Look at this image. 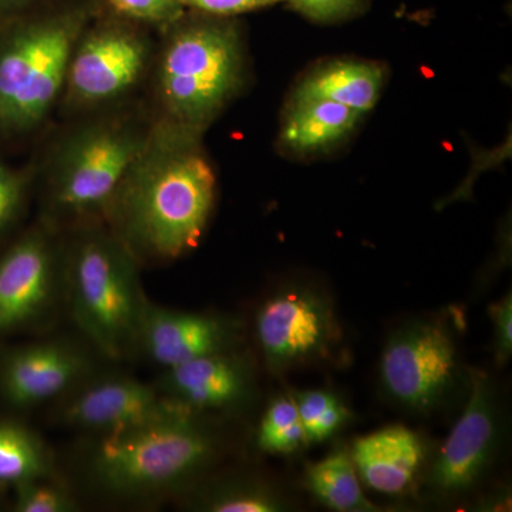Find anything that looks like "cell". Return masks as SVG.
Masks as SVG:
<instances>
[{
  "instance_id": "cell-16",
  "label": "cell",
  "mask_w": 512,
  "mask_h": 512,
  "mask_svg": "<svg viewBox=\"0 0 512 512\" xmlns=\"http://www.w3.org/2000/svg\"><path fill=\"white\" fill-rule=\"evenodd\" d=\"M363 114L323 99L289 96L276 147L282 156L312 160L342 147L359 127Z\"/></svg>"
},
{
  "instance_id": "cell-31",
  "label": "cell",
  "mask_w": 512,
  "mask_h": 512,
  "mask_svg": "<svg viewBox=\"0 0 512 512\" xmlns=\"http://www.w3.org/2000/svg\"><path fill=\"white\" fill-rule=\"evenodd\" d=\"M50 2H55V0H0V23Z\"/></svg>"
},
{
  "instance_id": "cell-30",
  "label": "cell",
  "mask_w": 512,
  "mask_h": 512,
  "mask_svg": "<svg viewBox=\"0 0 512 512\" xmlns=\"http://www.w3.org/2000/svg\"><path fill=\"white\" fill-rule=\"evenodd\" d=\"M510 156L511 137H508V140L504 141L503 146L490 151V154H488V157L484 160V164H478V161L473 163V167H471L466 180L458 185L453 194L448 195L440 204H437V210H443L447 205L454 204V202L466 201L468 198H471V192H473L474 183H476L478 175L483 173V171L497 167L498 164L503 163V161L510 158Z\"/></svg>"
},
{
  "instance_id": "cell-5",
  "label": "cell",
  "mask_w": 512,
  "mask_h": 512,
  "mask_svg": "<svg viewBox=\"0 0 512 512\" xmlns=\"http://www.w3.org/2000/svg\"><path fill=\"white\" fill-rule=\"evenodd\" d=\"M126 106L87 114L57 141L45 167V220L101 221L153 127L150 113Z\"/></svg>"
},
{
  "instance_id": "cell-18",
  "label": "cell",
  "mask_w": 512,
  "mask_h": 512,
  "mask_svg": "<svg viewBox=\"0 0 512 512\" xmlns=\"http://www.w3.org/2000/svg\"><path fill=\"white\" fill-rule=\"evenodd\" d=\"M384 64L362 59H333L303 73L291 97H312L342 104L363 114L375 109L386 83Z\"/></svg>"
},
{
  "instance_id": "cell-4",
  "label": "cell",
  "mask_w": 512,
  "mask_h": 512,
  "mask_svg": "<svg viewBox=\"0 0 512 512\" xmlns=\"http://www.w3.org/2000/svg\"><path fill=\"white\" fill-rule=\"evenodd\" d=\"M140 262L106 224L83 222L63 242V301L84 339L106 359L136 356L148 303Z\"/></svg>"
},
{
  "instance_id": "cell-23",
  "label": "cell",
  "mask_w": 512,
  "mask_h": 512,
  "mask_svg": "<svg viewBox=\"0 0 512 512\" xmlns=\"http://www.w3.org/2000/svg\"><path fill=\"white\" fill-rule=\"evenodd\" d=\"M293 400L301 417L306 443H323L348 423L349 410L335 394L326 390L299 392Z\"/></svg>"
},
{
  "instance_id": "cell-22",
  "label": "cell",
  "mask_w": 512,
  "mask_h": 512,
  "mask_svg": "<svg viewBox=\"0 0 512 512\" xmlns=\"http://www.w3.org/2000/svg\"><path fill=\"white\" fill-rule=\"evenodd\" d=\"M256 444L264 453L291 454L306 444L301 417L293 397H278L259 423Z\"/></svg>"
},
{
  "instance_id": "cell-15",
  "label": "cell",
  "mask_w": 512,
  "mask_h": 512,
  "mask_svg": "<svg viewBox=\"0 0 512 512\" xmlns=\"http://www.w3.org/2000/svg\"><path fill=\"white\" fill-rule=\"evenodd\" d=\"M254 370L235 350L198 357L163 370L157 389L188 412H228L244 406L254 393Z\"/></svg>"
},
{
  "instance_id": "cell-19",
  "label": "cell",
  "mask_w": 512,
  "mask_h": 512,
  "mask_svg": "<svg viewBox=\"0 0 512 512\" xmlns=\"http://www.w3.org/2000/svg\"><path fill=\"white\" fill-rule=\"evenodd\" d=\"M55 476V458L42 437L19 421L0 419V487Z\"/></svg>"
},
{
  "instance_id": "cell-25",
  "label": "cell",
  "mask_w": 512,
  "mask_h": 512,
  "mask_svg": "<svg viewBox=\"0 0 512 512\" xmlns=\"http://www.w3.org/2000/svg\"><path fill=\"white\" fill-rule=\"evenodd\" d=\"M101 13L160 32L183 16L175 0H97Z\"/></svg>"
},
{
  "instance_id": "cell-7",
  "label": "cell",
  "mask_w": 512,
  "mask_h": 512,
  "mask_svg": "<svg viewBox=\"0 0 512 512\" xmlns=\"http://www.w3.org/2000/svg\"><path fill=\"white\" fill-rule=\"evenodd\" d=\"M153 32L97 13L73 47L59 106L87 116L127 104L150 77L157 47Z\"/></svg>"
},
{
  "instance_id": "cell-17",
  "label": "cell",
  "mask_w": 512,
  "mask_h": 512,
  "mask_svg": "<svg viewBox=\"0 0 512 512\" xmlns=\"http://www.w3.org/2000/svg\"><path fill=\"white\" fill-rule=\"evenodd\" d=\"M363 483L377 493L399 495L409 490L424 460V446L413 430L389 426L360 437L350 450Z\"/></svg>"
},
{
  "instance_id": "cell-10",
  "label": "cell",
  "mask_w": 512,
  "mask_h": 512,
  "mask_svg": "<svg viewBox=\"0 0 512 512\" xmlns=\"http://www.w3.org/2000/svg\"><path fill=\"white\" fill-rule=\"evenodd\" d=\"M255 338L266 365L282 372L332 355L340 330L332 303L322 292L289 286L258 309Z\"/></svg>"
},
{
  "instance_id": "cell-8",
  "label": "cell",
  "mask_w": 512,
  "mask_h": 512,
  "mask_svg": "<svg viewBox=\"0 0 512 512\" xmlns=\"http://www.w3.org/2000/svg\"><path fill=\"white\" fill-rule=\"evenodd\" d=\"M60 299L63 241L43 218L0 254V340L39 328Z\"/></svg>"
},
{
  "instance_id": "cell-13",
  "label": "cell",
  "mask_w": 512,
  "mask_h": 512,
  "mask_svg": "<svg viewBox=\"0 0 512 512\" xmlns=\"http://www.w3.org/2000/svg\"><path fill=\"white\" fill-rule=\"evenodd\" d=\"M498 439L500 413L493 383L487 373L471 370L464 412L431 467V490L453 497L476 487L493 460Z\"/></svg>"
},
{
  "instance_id": "cell-12",
  "label": "cell",
  "mask_w": 512,
  "mask_h": 512,
  "mask_svg": "<svg viewBox=\"0 0 512 512\" xmlns=\"http://www.w3.org/2000/svg\"><path fill=\"white\" fill-rule=\"evenodd\" d=\"M92 356L72 340L47 339L0 350V399L15 410L60 399L93 375Z\"/></svg>"
},
{
  "instance_id": "cell-2",
  "label": "cell",
  "mask_w": 512,
  "mask_h": 512,
  "mask_svg": "<svg viewBox=\"0 0 512 512\" xmlns=\"http://www.w3.org/2000/svg\"><path fill=\"white\" fill-rule=\"evenodd\" d=\"M151 117L204 136L244 89L247 50L235 18L185 10L158 32Z\"/></svg>"
},
{
  "instance_id": "cell-6",
  "label": "cell",
  "mask_w": 512,
  "mask_h": 512,
  "mask_svg": "<svg viewBox=\"0 0 512 512\" xmlns=\"http://www.w3.org/2000/svg\"><path fill=\"white\" fill-rule=\"evenodd\" d=\"M218 456L217 433L201 414L185 412L97 436L87 471L101 491L128 500L181 490L207 473Z\"/></svg>"
},
{
  "instance_id": "cell-11",
  "label": "cell",
  "mask_w": 512,
  "mask_h": 512,
  "mask_svg": "<svg viewBox=\"0 0 512 512\" xmlns=\"http://www.w3.org/2000/svg\"><path fill=\"white\" fill-rule=\"evenodd\" d=\"M188 412L165 397L156 384L124 375H93L62 397L57 417L94 436L123 433ZM191 413V412H190Z\"/></svg>"
},
{
  "instance_id": "cell-21",
  "label": "cell",
  "mask_w": 512,
  "mask_h": 512,
  "mask_svg": "<svg viewBox=\"0 0 512 512\" xmlns=\"http://www.w3.org/2000/svg\"><path fill=\"white\" fill-rule=\"evenodd\" d=\"M194 507L208 512H276L286 510V503L268 484L252 478H231L202 491Z\"/></svg>"
},
{
  "instance_id": "cell-9",
  "label": "cell",
  "mask_w": 512,
  "mask_h": 512,
  "mask_svg": "<svg viewBox=\"0 0 512 512\" xmlns=\"http://www.w3.org/2000/svg\"><path fill=\"white\" fill-rule=\"evenodd\" d=\"M456 340L444 320L423 319L396 330L383 350L384 392L413 412L439 409L456 389Z\"/></svg>"
},
{
  "instance_id": "cell-26",
  "label": "cell",
  "mask_w": 512,
  "mask_h": 512,
  "mask_svg": "<svg viewBox=\"0 0 512 512\" xmlns=\"http://www.w3.org/2000/svg\"><path fill=\"white\" fill-rule=\"evenodd\" d=\"M13 508L18 512H72L77 503L70 491L55 483V478H42L13 488Z\"/></svg>"
},
{
  "instance_id": "cell-14",
  "label": "cell",
  "mask_w": 512,
  "mask_h": 512,
  "mask_svg": "<svg viewBox=\"0 0 512 512\" xmlns=\"http://www.w3.org/2000/svg\"><path fill=\"white\" fill-rule=\"evenodd\" d=\"M242 323L229 316L175 311L148 301L141 323L138 353L163 367L237 349Z\"/></svg>"
},
{
  "instance_id": "cell-3",
  "label": "cell",
  "mask_w": 512,
  "mask_h": 512,
  "mask_svg": "<svg viewBox=\"0 0 512 512\" xmlns=\"http://www.w3.org/2000/svg\"><path fill=\"white\" fill-rule=\"evenodd\" d=\"M97 0H55L0 23V140L39 130L62 99L77 39Z\"/></svg>"
},
{
  "instance_id": "cell-24",
  "label": "cell",
  "mask_w": 512,
  "mask_h": 512,
  "mask_svg": "<svg viewBox=\"0 0 512 512\" xmlns=\"http://www.w3.org/2000/svg\"><path fill=\"white\" fill-rule=\"evenodd\" d=\"M35 171L30 167H13L0 160V241L22 220L30 194Z\"/></svg>"
},
{
  "instance_id": "cell-29",
  "label": "cell",
  "mask_w": 512,
  "mask_h": 512,
  "mask_svg": "<svg viewBox=\"0 0 512 512\" xmlns=\"http://www.w3.org/2000/svg\"><path fill=\"white\" fill-rule=\"evenodd\" d=\"M488 315L493 320L495 350L497 360L507 363L512 353V296L511 292L501 301L493 303L488 308Z\"/></svg>"
},
{
  "instance_id": "cell-27",
  "label": "cell",
  "mask_w": 512,
  "mask_h": 512,
  "mask_svg": "<svg viewBox=\"0 0 512 512\" xmlns=\"http://www.w3.org/2000/svg\"><path fill=\"white\" fill-rule=\"evenodd\" d=\"M289 8L315 23H338L355 18L366 9L367 0H284Z\"/></svg>"
},
{
  "instance_id": "cell-1",
  "label": "cell",
  "mask_w": 512,
  "mask_h": 512,
  "mask_svg": "<svg viewBox=\"0 0 512 512\" xmlns=\"http://www.w3.org/2000/svg\"><path fill=\"white\" fill-rule=\"evenodd\" d=\"M217 198L202 134L153 120L150 137L101 221L137 261L168 262L200 244Z\"/></svg>"
},
{
  "instance_id": "cell-28",
  "label": "cell",
  "mask_w": 512,
  "mask_h": 512,
  "mask_svg": "<svg viewBox=\"0 0 512 512\" xmlns=\"http://www.w3.org/2000/svg\"><path fill=\"white\" fill-rule=\"evenodd\" d=\"M184 10L204 15L235 18L242 13L268 8L284 0H175Z\"/></svg>"
},
{
  "instance_id": "cell-20",
  "label": "cell",
  "mask_w": 512,
  "mask_h": 512,
  "mask_svg": "<svg viewBox=\"0 0 512 512\" xmlns=\"http://www.w3.org/2000/svg\"><path fill=\"white\" fill-rule=\"evenodd\" d=\"M305 484L313 497L340 512L376 511L360 487L350 451L338 448L306 468Z\"/></svg>"
}]
</instances>
